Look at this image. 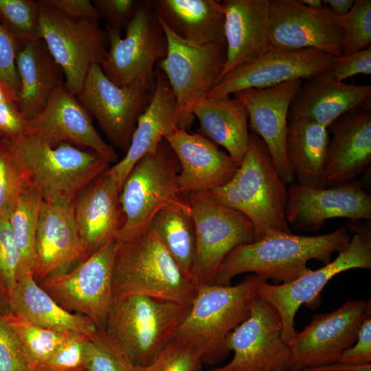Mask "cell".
<instances>
[{
  "label": "cell",
  "mask_w": 371,
  "mask_h": 371,
  "mask_svg": "<svg viewBox=\"0 0 371 371\" xmlns=\"http://www.w3.org/2000/svg\"><path fill=\"white\" fill-rule=\"evenodd\" d=\"M329 139L328 128L317 122L306 120L289 122L286 153L298 183L327 188L324 168Z\"/></svg>",
  "instance_id": "d6a6232c"
},
{
  "label": "cell",
  "mask_w": 371,
  "mask_h": 371,
  "mask_svg": "<svg viewBox=\"0 0 371 371\" xmlns=\"http://www.w3.org/2000/svg\"><path fill=\"white\" fill-rule=\"evenodd\" d=\"M121 31L106 27L109 49L100 65L105 76L120 87L140 82L155 84V67L167 53L165 31L150 0L138 1L135 10Z\"/></svg>",
  "instance_id": "52a82bcc"
},
{
  "label": "cell",
  "mask_w": 371,
  "mask_h": 371,
  "mask_svg": "<svg viewBox=\"0 0 371 371\" xmlns=\"http://www.w3.org/2000/svg\"><path fill=\"white\" fill-rule=\"evenodd\" d=\"M159 21L167 38V53L156 66L166 75L175 95L178 128L188 131L194 119L193 106L205 98L221 75L226 61V42L223 38L194 45L179 38Z\"/></svg>",
  "instance_id": "9c48e42d"
},
{
  "label": "cell",
  "mask_w": 371,
  "mask_h": 371,
  "mask_svg": "<svg viewBox=\"0 0 371 371\" xmlns=\"http://www.w3.org/2000/svg\"><path fill=\"white\" fill-rule=\"evenodd\" d=\"M278 371H291V370L288 368H284V369L279 370Z\"/></svg>",
  "instance_id": "9f6ffc18"
},
{
  "label": "cell",
  "mask_w": 371,
  "mask_h": 371,
  "mask_svg": "<svg viewBox=\"0 0 371 371\" xmlns=\"http://www.w3.org/2000/svg\"><path fill=\"white\" fill-rule=\"evenodd\" d=\"M116 240L114 300L144 295L191 304L199 285L182 270L150 226Z\"/></svg>",
  "instance_id": "3957f363"
},
{
  "label": "cell",
  "mask_w": 371,
  "mask_h": 371,
  "mask_svg": "<svg viewBox=\"0 0 371 371\" xmlns=\"http://www.w3.org/2000/svg\"><path fill=\"white\" fill-rule=\"evenodd\" d=\"M199 122V133L225 148L239 166L249 142L248 113L244 105L230 95L203 98L192 107Z\"/></svg>",
  "instance_id": "1f68e13d"
},
{
  "label": "cell",
  "mask_w": 371,
  "mask_h": 371,
  "mask_svg": "<svg viewBox=\"0 0 371 371\" xmlns=\"http://www.w3.org/2000/svg\"><path fill=\"white\" fill-rule=\"evenodd\" d=\"M282 335L279 313L258 295L249 316L226 337V348L234 352L233 358L227 364L209 371H278L287 368L289 348Z\"/></svg>",
  "instance_id": "9a60e30c"
},
{
  "label": "cell",
  "mask_w": 371,
  "mask_h": 371,
  "mask_svg": "<svg viewBox=\"0 0 371 371\" xmlns=\"http://www.w3.org/2000/svg\"><path fill=\"white\" fill-rule=\"evenodd\" d=\"M346 228L354 234L348 247L339 251L333 261L317 270L311 269L288 283L270 284L264 281L259 285L258 295L273 305L280 314L282 337L287 345L294 339V318L301 305L315 302L335 276L352 269H371L370 225L353 221Z\"/></svg>",
  "instance_id": "7c38bea8"
},
{
  "label": "cell",
  "mask_w": 371,
  "mask_h": 371,
  "mask_svg": "<svg viewBox=\"0 0 371 371\" xmlns=\"http://www.w3.org/2000/svg\"><path fill=\"white\" fill-rule=\"evenodd\" d=\"M3 317L18 337L36 371L71 336L38 326L10 311Z\"/></svg>",
  "instance_id": "d590c367"
},
{
  "label": "cell",
  "mask_w": 371,
  "mask_h": 371,
  "mask_svg": "<svg viewBox=\"0 0 371 371\" xmlns=\"http://www.w3.org/2000/svg\"><path fill=\"white\" fill-rule=\"evenodd\" d=\"M330 70L335 78L344 80L357 74H371V47L353 54L335 57Z\"/></svg>",
  "instance_id": "bcb514c9"
},
{
  "label": "cell",
  "mask_w": 371,
  "mask_h": 371,
  "mask_svg": "<svg viewBox=\"0 0 371 371\" xmlns=\"http://www.w3.org/2000/svg\"><path fill=\"white\" fill-rule=\"evenodd\" d=\"M19 262V253L8 216H1L0 294L8 300L17 282Z\"/></svg>",
  "instance_id": "60d3db41"
},
{
  "label": "cell",
  "mask_w": 371,
  "mask_h": 371,
  "mask_svg": "<svg viewBox=\"0 0 371 371\" xmlns=\"http://www.w3.org/2000/svg\"><path fill=\"white\" fill-rule=\"evenodd\" d=\"M205 194L251 221L253 242L270 232L292 233L286 217L287 185L278 172L267 145L252 132L247 152L232 179Z\"/></svg>",
  "instance_id": "7a4b0ae2"
},
{
  "label": "cell",
  "mask_w": 371,
  "mask_h": 371,
  "mask_svg": "<svg viewBox=\"0 0 371 371\" xmlns=\"http://www.w3.org/2000/svg\"><path fill=\"white\" fill-rule=\"evenodd\" d=\"M43 203L41 194L30 184L16 196L8 212L20 256L18 279L33 275L36 238Z\"/></svg>",
  "instance_id": "e575fe53"
},
{
  "label": "cell",
  "mask_w": 371,
  "mask_h": 371,
  "mask_svg": "<svg viewBox=\"0 0 371 371\" xmlns=\"http://www.w3.org/2000/svg\"><path fill=\"white\" fill-rule=\"evenodd\" d=\"M39 1L0 0V24L18 42L39 38Z\"/></svg>",
  "instance_id": "74e56055"
},
{
  "label": "cell",
  "mask_w": 371,
  "mask_h": 371,
  "mask_svg": "<svg viewBox=\"0 0 371 371\" xmlns=\"http://www.w3.org/2000/svg\"><path fill=\"white\" fill-rule=\"evenodd\" d=\"M186 195L195 230L192 276L199 286L212 284L225 256L236 246L254 241V225L243 214L205 193Z\"/></svg>",
  "instance_id": "4fadbf2b"
},
{
  "label": "cell",
  "mask_w": 371,
  "mask_h": 371,
  "mask_svg": "<svg viewBox=\"0 0 371 371\" xmlns=\"http://www.w3.org/2000/svg\"><path fill=\"white\" fill-rule=\"evenodd\" d=\"M10 311L8 300L0 294V312L5 314Z\"/></svg>",
  "instance_id": "db71d44e"
},
{
  "label": "cell",
  "mask_w": 371,
  "mask_h": 371,
  "mask_svg": "<svg viewBox=\"0 0 371 371\" xmlns=\"http://www.w3.org/2000/svg\"><path fill=\"white\" fill-rule=\"evenodd\" d=\"M180 165L178 183L183 194L207 193L227 183L238 165L211 140L177 128L164 137Z\"/></svg>",
  "instance_id": "d4e9b609"
},
{
  "label": "cell",
  "mask_w": 371,
  "mask_h": 371,
  "mask_svg": "<svg viewBox=\"0 0 371 371\" xmlns=\"http://www.w3.org/2000/svg\"><path fill=\"white\" fill-rule=\"evenodd\" d=\"M200 363L201 357L195 350L173 340L156 361L154 371H195Z\"/></svg>",
  "instance_id": "ee69618b"
},
{
  "label": "cell",
  "mask_w": 371,
  "mask_h": 371,
  "mask_svg": "<svg viewBox=\"0 0 371 371\" xmlns=\"http://www.w3.org/2000/svg\"><path fill=\"white\" fill-rule=\"evenodd\" d=\"M16 65L21 83L17 106L27 121L44 107L65 76L42 39L19 43Z\"/></svg>",
  "instance_id": "f1b7e54d"
},
{
  "label": "cell",
  "mask_w": 371,
  "mask_h": 371,
  "mask_svg": "<svg viewBox=\"0 0 371 371\" xmlns=\"http://www.w3.org/2000/svg\"><path fill=\"white\" fill-rule=\"evenodd\" d=\"M370 299L350 300L337 309L318 313L289 345L291 371H302L339 361L344 350L357 340Z\"/></svg>",
  "instance_id": "2e32d148"
},
{
  "label": "cell",
  "mask_w": 371,
  "mask_h": 371,
  "mask_svg": "<svg viewBox=\"0 0 371 371\" xmlns=\"http://www.w3.org/2000/svg\"><path fill=\"white\" fill-rule=\"evenodd\" d=\"M350 240L345 227L322 235L303 236L270 232L261 239L234 247L223 260L214 284H231L234 277L252 273L275 284L292 282L308 272V260L324 265L335 252L345 249Z\"/></svg>",
  "instance_id": "6da1fadb"
},
{
  "label": "cell",
  "mask_w": 371,
  "mask_h": 371,
  "mask_svg": "<svg viewBox=\"0 0 371 371\" xmlns=\"http://www.w3.org/2000/svg\"><path fill=\"white\" fill-rule=\"evenodd\" d=\"M120 191L121 188L108 168L73 201L85 259L119 236L124 224Z\"/></svg>",
  "instance_id": "603a6c76"
},
{
  "label": "cell",
  "mask_w": 371,
  "mask_h": 371,
  "mask_svg": "<svg viewBox=\"0 0 371 371\" xmlns=\"http://www.w3.org/2000/svg\"><path fill=\"white\" fill-rule=\"evenodd\" d=\"M85 371H87V370H85Z\"/></svg>",
  "instance_id": "91938a15"
},
{
  "label": "cell",
  "mask_w": 371,
  "mask_h": 371,
  "mask_svg": "<svg viewBox=\"0 0 371 371\" xmlns=\"http://www.w3.org/2000/svg\"><path fill=\"white\" fill-rule=\"evenodd\" d=\"M287 191L286 220L291 228L297 231L316 232L333 218L371 220V196L358 181L328 188L290 183Z\"/></svg>",
  "instance_id": "ffe728a7"
},
{
  "label": "cell",
  "mask_w": 371,
  "mask_h": 371,
  "mask_svg": "<svg viewBox=\"0 0 371 371\" xmlns=\"http://www.w3.org/2000/svg\"><path fill=\"white\" fill-rule=\"evenodd\" d=\"M150 227L182 270L192 277L195 230L186 198L161 210Z\"/></svg>",
  "instance_id": "836d02e7"
},
{
  "label": "cell",
  "mask_w": 371,
  "mask_h": 371,
  "mask_svg": "<svg viewBox=\"0 0 371 371\" xmlns=\"http://www.w3.org/2000/svg\"><path fill=\"white\" fill-rule=\"evenodd\" d=\"M47 5L65 16L72 19L100 18L99 13L89 0H42Z\"/></svg>",
  "instance_id": "681fc988"
},
{
  "label": "cell",
  "mask_w": 371,
  "mask_h": 371,
  "mask_svg": "<svg viewBox=\"0 0 371 371\" xmlns=\"http://www.w3.org/2000/svg\"><path fill=\"white\" fill-rule=\"evenodd\" d=\"M269 35L273 47L317 49L334 57L342 54L341 27L324 5L313 8L298 0H269Z\"/></svg>",
  "instance_id": "e0dca14e"
},
{
  "label": "cell",
  "mask_w": 371,
  "mask_h": 371,
  "mask_svg": "<svg viewBox=\"0 0 371 371\" xmlns=\"http://www.w3.org/2000/svg\"><path fill=\"white\" fill-rule=\"evenodd\" d=\"M0 371H36L18 337L1 312Z\"/></svg>",
  "instance_id": "7bdbcfd3"
},
{
  "label": "cell",
  "mask_w": 371,
  "mask_h": 371,
  "mask_svg": "<svg viewBox=\"0 0 371 371\" xmlns=\"http://www.w3.org/2000/svg\"><path fill=\"white\" fill-rule=\"evenodd\" d=\"M302 81L297 79L269 88L245 89L233 94L245 107L251 132L264 141L286 185L295 179L286 153L288 113Z\"/></svg>",
  "instance_id": "44dd1931"
},
{
  "label": "cell",
  "mask_w": 371,
  "mask_h": 371,
  "mask_svg": "<svg viewBox=\"0 0 371 371\" xmlns=\"http://www.w3.org/2000/svg\"><path fill=\"white\" fill-rule=\"evenodd\" d=\"M153 89L154 86L140 82L117 86L105 76L100 65H95L76 96L95 117L109 140L126 153L138 118L150 103Z\"/></svg>",
  "instance_id": "5bb4252c"
},
{
  "label": "cell",
  "mask_w": 371,
  "mask_h": 371,
  "mask_svg": "<svg viewBox=\"0 0 371 371\" xmlns=\"http://www.w3.org/2000/svg\"><path fill=\"white\" fill-rule=\"evenodd\" d=\"M335 57L317 49L288 50L271 47L257 60L221 78L205 98L230 95L249 89H266L305 80L329 69Z\"/></svg>",
  "instance_id": "ac0fdd59"
},
{
  "label": "cell",
  "mask_w": 371,
  "mask_h": 371,
  "mask_svg": "<svg viewBox=\"0 0 371 371\" xmlns=\"http://www.w3.org/2000/svg\"><path fill=\"white\" fill-rule=\"evenodd\" d=\"M302 371H319V370H313V369H306V370H302Z\"/></svg>",
  "instance_id": "6f0895ef"
},
{
  "label": "cell",
  "mask_w": 371,
  "mask_h": 371,
  "mask_svg": "<svg viewBox=\"0 0 371 371\" xmlns=\"http://www.w3.org/2000/svg\"><path fill=\"white\" fill-rule=\"evenodd\" d=\"M84 259L72 202L43 201L36 238L34 279L38 282Z\"/></svg>",
  "instance_id": "7402d4cb"
},
{
  "label": "cell",
  "mask_w": 371,
  "mask_h": 371,
  "mask_svg": "<svg viewBox=\"0 0 371 371\" xmlns=\"http://www.w3.org/2000/svg\"><path fill=\"white\" fill-rule=\"evenodd\" d=\"M38 1L39 38L60 67L66 89L76 95L91 67L100 66L106 57L107 33L98 19L69 18Z\"/></svg>",
  "instance_id": "30bf717a"
},
{
  "label": "cell",
  "mask_w": 371,
  "mask_h": 371,
  "mask_svg": "<svg viewBox=\"0 0 371 371\" xmlns=\"http://www.w3.org/2000/svg\"><path fill=\"white\" fill-rule=\"evenodd\" d=\"M138 1L135 0H94L93 5L106 20V27L120 30L124 27L133 15Z\"/></svg>",
  "instance_id": "7dc6e473"
},
{
  "label": "cell",
  "mask_w": 371,
  "mask_h": 371,
  "mask_svg": "<svg viewBox=\"0 0 371 371\" xmlns=\"http://www.w3.org/2000/svg\"><path fill=\"white\" fill-rule=\"evenodd\" d=\"M327 128L332 134L324 168L328 187L352 181L370 167V99L340 115Z\"/></svg>",
  "instance_id": "cb8c5ba5"
},
{
  "label": "cell",
  "mask_w": 371,
  "mask_h": 371,
  "mask_svg": "<svg viewBox=\"0 0 371 371\" xmlns=\"http://www.w3.org/2000/svg\"><path fill=\"white\" fill-rule=\"evenodd\" d=\"M264 281L252 273L235 285H199L174 340L195 350L201 362H221L229 353L226 337L249 316Z\"/></svg>",
  "instance_id": "277c9868"
},
{
  "label": "cell",
  "mask_w": 371,
  "mask_h": 371,
  "mask_svg": "<svg viewBox=\"0 0 371 371\" xmlns=\"http://www.w3.org/2000/svg\"><path fill=\"white\" fill-rule=\"evenodd\" d=\"M337 18L343 32L341 56L353 54L370 45V0L355 1L346 14Z\"/></svg>",
  "instance_id": "f35d334b"
},
{
  "label": "cell",
  "mask_w": 371,
  "mask_h": 371,
  "mask_svg": "<svg viewBox=\"0 0 371 371\" xmlns=\"http://www.w3.org/2000/svg\"><path fill=\"white\" fill-rule=\"evenodd\" d=\"M190 305L144 295L113 301L104 330L133 363L149 366L174 340Z\"/></svg>",
  "instance_id": "5b68a950"
},
{
  "label": "cell",
  "mask_w": 371,
  "mask_h": 371,
  "mask_svg": "<svg viewBox=\"0 0 371 371\" xmlns=\"http://www.w3.org/2000/svg\"><path fill=\"white\" fill-rule=\"evenodd\" d=\"M89 336L78 335L68 337L38 371L87 370V341Z\"/></svg>",
  "instance_id": "b9f144b4"
},
{
  "label": "cell",
  "mask_w": 371,
  "mask_h": 371,
  "mask_svg": "<svg viewBox=\"0 0 371 371\" xmlns=\"http://www.w3.org/2000/svg\"><path fill=\"white\" fill-rule=\"evenodd\" d=\"M27 175L6 141L0 139V217L8 210L19 192L30 185Z\"/></svg>",
  "instance_id": "ab89813d"
},
{
  "label": "cell",
  "mask_w": 371,
  "mask_h": 371,
  "mask_svg": "<svg viewBox=\"0 0 371 371\" xmlns=\"http://www.w3.org/2000/svg\"><path fill=\"white\" fill-rule=\"evenodd\" d=\"M177 128L175 95L166 75L156 66L150 103L138 118L124 157L109 168L121 188L136 163L145 155L155 151L161 139Z\"/></svg>",
  "instance_id": "83f0119b"
},
{
  "label": "cell",
  "mask_w": 371,
  "mask_h": 371,
  "mask_svg": "<svg viewBox=\"0 0 371 371\" xmlns=\"http://www.w3.org/2000/svg\"><path fill=\"white\" fill-rule=\"evenodd\" d=\"M179 172V162L165 139L136 163L121 188L124 224L117 238L148 227L161 210L184 199L178 183Z\"/></svg>",
  "instance_id": "ba28073f"
},
{
  "label": "cell",
  "mask_w": 371,
  "mask_h": 371,
  "mask_svg": "<svg viewBox=\"0 0 371 371\" xmlns=\"http://www.w3.org/2000/svg\"><path fill=\"white\" fill-rule=\"evenodd\" d=\"M116 239L104 244L71 268L38 282L61 307L89 318L104 330L111 311Z\"/></svg>",
  "instance_id": "8fae6325"
},
{
  "label": "cell",
  "mask_w": 371,
  "mask_h": 371,
  "mask_svg": "<svg viewBox=\"0 0 371 371\" xmlns=\"http://www.w3.org/2000/svg\"><path fill=\"white\" fill-rule=\"evenodd\" d=\"M23 168L30 183L43 201L73 202L96 177L109 168L96 153L67 143L55 147L22 134L5 138Z\"/></svg>",
  "instance_id": "8992f818"
},
{
  "label": "cell",
  "mask_w": 371,
  "mask_h": 371,
  "mask_svg": "<svg viewBox=\"0 0 371 371\" xmlns=\"http://www.w3.org/2000/svg\"><path fill=\"white\" fill-rule=\"evenodd\" d=\"M10 100H15L18 102L17 95L10 88L0 83V104Z\"/></svg>",
  "instance_id": "f5cc1de1"
},
{
  "label": "cell",
  "mask_w": 371,
  "mask_h": 371,
  "mask_svg": "<svg viewBox=\"0 0 371 371\" xmlns=\"http://www.w3.org/2000/svg\"><path fill=\"white\" fill-rule=\"evenodd\" d=\"M323 4L328 7L337 16L346 14L353 6V0H324Z\"/></svg>",
  "instance_id": "816d5d0a"
},
{
  "label": "cell",
  "mask_w": 371,
  "mask_h": 371,
  "mask_svg": "<svg viewBox=\"0 0 371 371\" xmlns=\"http://www.w3.org/2000/svg\"><path fill=\"white\" fill-rule=\"evenodd\" d=\"M19 42L0 24V83L14 91L19 97L21 83L16 57Z\"/></svg>",
  "instance_id": "f6af8a7d"
},
{
  "label": "cell",
  "mask_w": 371,
  "mask_h": 371,
  "mask_svg": "<svg viewBox=\"0 0 371 371\" xmlns=\"http://www.w3.org/2000/svg\"><path fill=\"white\" fill-rule=\"evenodd\" d=\"M10 311L41 328L65 335H90L98 328L87 317L61 307L34 279H18L8 297Z\"/></svg>",
  "instance_id": "f546056e"
},
{
  "label": "cell",
  "mask_w": 371,
  "mask_h": 371,
  "mask_svg": "<svg viewBox=\"0 0 371 371\" xmlns=\"http://www.w3.org/2000/svg\"><path fill=\"white\" fill-rule=\"evenodd\" d=\"M23 134L52 147L67 143L88 148L109 164L117 159L113 148L103 140L91 115L65 84L55 89L37 115L25 121Z\"/></svg>",
  "instance_id": "d6986e66"
},
{
  "label": "cell",
  "mask_w": 371,
  "mask_h": 371,
  "mask_svg": "<svg viewBox=\"0 0 371 371\" xmlns=\"http://www.w3.org/2000/svg\"><path fill=\"white\" fill-rule=\"evenodd\" d=\"M155 368V363L146 367L133 363L104 330L97 329L87 338V371H154Z\"/></svg>",
  "instance_id": "8d00e7d4"
},
{
  "label": "cell",
  "mask_w": 371,
  "mask_h": 371,
  "mask_svg": "<svg viewBox=\"0 0 371 371\" xmlns=\"http://www.w3.org/2000/svg\"><path fill=\"white\" fill-rule=\"evenodd\" d=\"M1 138V135H0V139Z\"/></svg>",
  "instance_id": "680465c9"
},
{
  "label": "cell",
  "mask_w": 371,
  "mask_h": 371,
  "mask_svg": "<svg viewBox=\"0 0 371 371\" xmlns=\"http://www.w3.org/2000/svg\"><path fill=\"white\" fill-rule=\"evenodd\" d=\"M158 19L177 36L201 45L224 38L225 10L216 0H150Z\"/></svg>",
  "instance_id": "4dcf8cb0"
},
{
  "label": "cell",
  "mask_w": 371,
  "mask_h": 371,
  "mask_svg": "<svg viewBox=\"0 0 371 371\" xmlns=\"http://www.w3.org/2000/svg\"><path fill=\"white\" fill-rule=\"evenodd\" d=\"M371 85L338 81L329 69L302 80L288 113V122L306 120L326 128L370 99Z\"/></svg>",
  "instance_id": "4316f807"
},
{
  "label": "cell",
  "mask_w": 371,
  "mask_h": 371,
  "mask_svg": "<svg viewBox=\"0 0 371 371\" xmlns=\"http://www.w3.org/2000/svg\"><path fill=\"white\" fill-rule=\"evenodd\" d=\"M226 61L218 80L264 55L271 47L269 0H225Z\"/></svg>",
  "instance_id": "484cf974"
},
{
  "label": "cell",
  "mask_w": 371,
  "mask_h": 371,
  "mask_svg": "<svg viewBox=\"0 0 371 371\" xmlns=\"http://www.w3.org/2000/svg\"><path fill=\"white\" fill-rule=\"evenodd\" d=\"M301 1L306 6L313 8H317L324 5L321 0H301Z\"/></svg>",
  "instance_id": "11a10c76"
},
{
  "label": "cell",
  "mask_w": 371,
  "mask_h": 371,
  "mask_svg": "<svg viewBox=\"0 0 371 371\" xmlns=\"http://www.w3.org/2000/svg\"><path fill=\"white\" fill-rule=\"evenodd\" d=\"M339 361L354 365L371 363V306L359 326L356 341L344 351Z\"/></svg>",
  "instance_id": "c3c4849f"
},
{
  "label": "cell",
  "mask_w": 371,
  "mask_h": 371,
  "mask_svg": "<svg viewBox=\"0 0 371 371\" xmlns=\"http://www.w3.org/2000/svg\"><path fill=\"white\" fill-rule=\"evenodd\" d=\"M309 369L319 371H371V363L354 365L337 361L333 363Z\"/></svg>",
  "instance_id": "f907efd6"
}]
</instances>
